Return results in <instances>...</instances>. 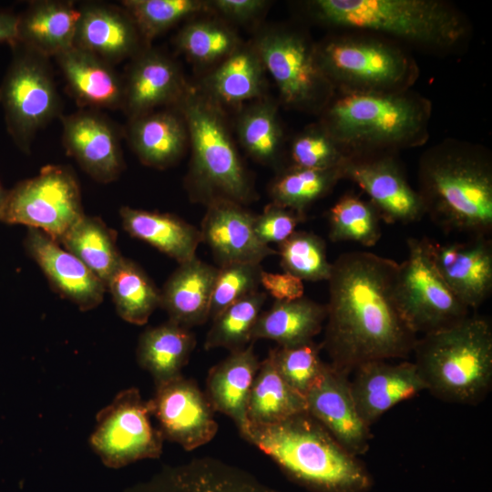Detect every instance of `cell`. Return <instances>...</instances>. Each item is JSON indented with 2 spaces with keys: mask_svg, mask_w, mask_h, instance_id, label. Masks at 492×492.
I'll use <instances>...</instances> for the list:
<instances>
[{
  "mask_svg": "<svg viewBox=\"0 0 492 492\" xmlns=\"http://www.w3.org/2000/svg\"><path fill=\"white\" fill-rule=\"evenodd\" d=\"M253 46L286 104L312 108L327 103L333 85L319 64L315 47L304 36L288 29H269Z\"/></svg>",
  "mask_w": 492,
  "mask_h": 492,
  "instance_id": "4fadbf2b",
  "label": "cell"
},
{
  "mask_svg": "<svg viewBox=\"0 0 492 492\" xmlns=\"http://www.w3.org/2000/svg\"><path fill=\"white\" fill-rule=\"evenodd\" d=\"M314 16L336 27L376 32L418 45L448 47L466 33L449 5L433 0H317Z\"/></svg>",
  "mask_w": 492,
  "mask_h": 492,
  "instance_id": "8992f818",
  "label": "cell"
},
{
  "mask_svg": "<svg viewBox=\"0 0 492 492\" xmlns=\"http://www.w3.org/2000/svg\"><path fill=\"white\" fill-rule=\"evenodd\" d=\"M304 412L305 397L285 383L268 354L260 363L249 394L248 425H272Z\"/></svg>",
  "mask_w": 492,
  "mask_h": 492,
  "instance_id": "836d02e7",
  "label": "cell"
},
{
  "mask_svg": "<svg viewBox=\"0 0 492 492\" xmlns=\"http://www.w3.org/2000/svg\"><path fill=\"white\" fill-rule=\"evenodd\" d=\"M407 256L398 264L395 296L404 319L417 335L448 328L469 315L438 272L428 238L407 239Z\"/></svg>",
  "mask_w": 492,
  "mask_h": 492,
  "instance_id": "30bf717a",
  "label": "cell"
},
{
  "mask_svg": "<svg viewBox=\"0 0 492 492\" xmlns=\"http://www.w3.org/2000/svg\"><path fill=\"white\" fill-rule=\"evenodd\" d=\"M305 220V214L272 202L259 215H254L253 229L261 242L281 244Z\"/></svg>",
  "mask_w": 492,
  "mask_h": 492,
  "instance_id": "7dc6e473",
  "label": "cell"
},
{
  "mask_svg": "<svg viewBox=\"0 0 492 492\" xmlns=\"http://www.w3.org/2000/svg\"><path fill=\"white\" fill-rule=\"evenodd\" d=\"M413 362L425 391L448 403L475 405L492 385V328L468 315L448 328L417 338Z\"/></svg>",
  "mask_w": 492,
  "mask_h": 492,
  "instance_id": "277c9868",
  "label": "cell"
},
{
  "mask_svg": "<svg viewBox=\"0 0 492 492\" xmlns=\"http://www.w3.org/2000/svg\"><path fill=\"white\" fill-rule=\"evenodd\" d=\"M194 333L172 321L146 329L139 336L136 355L156 386L181 375L195 348Z\"/></svg>",
  "mask_w": 492,
  "mask_h": 492,
  "instance_id": "1f68e13d",
  "label": "cell"
},
{
  "mask_svg": "<svg viewBox=\"0 0 492 492\" xmlns=\"http://www.w3.org/2000/svg\"><path fill=\"white\" fill-rule=\"evenodd\" d=\"M107 284L122 256L116 233L97 217L84 215L58 241Z\"/></svg>",
  "mask_w": 492,
  "mask_h": 492,
  "instance_id": "e575fe53",
  "label": "cell"
},
{
  "mask_svg": "<svg viewBox=\"0 0 492 492\" xmlns=\"http://www.w3.org/2000/svg\"><path fill=\"white\" fill-rule=\"evenodd\" d=\"M291 156L292 166L329 169L342 167L349 154L321 126L310 128L296 137L292 144Z\"/></svg>",
  "mask_w": 492,
  "mask_h": 492,
  "instance_id": "bcb514c9",
  "label": "cell"
},
{
  "mask_svg": "<svg viewBox=\"0 0 492 492\" xmlns=\"http://www.w3.org/2000/svg\"><path fill=\"white\" fill-rule=\"evenodd\" d=\"M126 134L139 160L157 169L175 163L188 140L182 115L169 110L151 111L129 119Z\"/></svg>",
  "mask_w": 492,
  "mask_h": 492,
  "instance_id": "f1b7e54d",
  "label": "cell"
},
{
  "mask_svg": "<svg viewBox=\"0 0 492 492\" xmlns=\"http://www.w3.org/2000/svg\"><path fill=\"white\" fill-rule=\"evenodd\" d=\"M208 4L221 15L239 23L253 20L267 6L262 0H214Z\"/></svg>",
  "mask_w": 492,
  "mask_h": 492,
  "instance_id": "681fc988",
  "label": "cell"
},
{
  "mask_svg": "<svg viewBox=\"0 0 492 492\" xmlns=\"http://www.w3.org/2000/svg\"><path fill=\"white\" fill-rule=\"evenodd\" d=\"M79 16L71 1L30 2L17 15L16 42L45 57H56L74 46Z\"/></svg>",
  "mask_w": 492,
  "mask_h": 492,
  "instance_id": "484cf974",
  "label": "cell"
},
{
  "mask_svg": "<svg viewBox=\"0 0 492 492\" xmlns=\"http://www.w3.org/2000/svg\"><path fill=\"white\" fill-rule=\"evenodd\" d=\"M488 238L474 236L467 241L448 243L429 239L438 272L469 310L482 305L492 292V241Z\"/></svg>",
  "mask_w": 492,
  "mask_h": 492,
  "instance_id": "d6986e66",
  "label": "cell"
},
{
  "mask_svg": "<svg viewBox=\"0 0 492 492\" xmlns=\"http://www.w3.org/2000/svg\"><path fill=\"white\" fill-rule=\"evenodd\" d=\"M351 374L350 389L356 409L369 427L397 404L425 391L413 362L370 361Z\"/></svg>",
  "mask_w": 492,
  "mask_h": 492,
  "instance_id": "ac0fdd59",
  "label": "cell"
},
{
  "mask_svg": "<svg viewBox=\"0 0 492 492\" xmlns=\"http://www.w3.org/2000/svg\"><path fill=\"white\" fill-rule=\"evenodd\" d=\"M262 271L261 263L233 262L218 266L210 319H214L230 305L258 291Z\"/></svg>",
  "mask_w": 492,
  "mask_h": 492,
  "instance_id": "f6af8a7d",
  "label": "cell"
},
{
  "mask_svg": "<svg viewBox=\"0 0 492 492\" xmlns=\"http://www.w3.org/2000/svg\"><path fill=\"white\" fill-rule=\"evenodd\" d=\"M74 46L110 65L135 56L144 43L136 25L121 6L88 2L80 5ZM145 44V43H144Z\"/></svg>",
  "mask_w": 492,
  "mask_h": 492,
  "instance_id": "cb8c5ba5",
  "label": "cell"
},
{
  "mask_svg": "<svg viewBox=\"0 0 492 492\" xmlns=\"http://www.w3.org/2000/svg\"><path fill=\"white\" fill-rule=\"evenodd\" d=\"M7 190L4 189L0 182V215L3 209V205L6 197Z\"/></svg>",
  "mask_w": 492,
  "mask_h": 492,
  "instance_id": "816d5d0a",
  "label": "cell"
},
{
  "mask_svg": "<svg viewBox=\"0 0 492 492\" xmlns=\"http://www.w3.org/2000/svg\"><path fill=\"white\" fill-rule=\"evenodd\" d=\"M342 172L343 179L354 181L369 196L382 220L408 224L425 215L418 191L394 158L374 153L351 155Z\"/></svg>",
  "mask_w": 492,
  "mask_h": 492,
  "instance_id": "5bb4252c",
  "label": "cell"
},
{
  "mask_svg": "<svg viewBox=\"0 0 492 492\" xmlns=\"http://www.w3.org/2000/svg\"><path fill=\"white\" fill-rule=\"evenodd\" d=\"M319 64L344 91H401L415 67L398 47L372 37L345 36L315 47Z\"/></svg>",
  "mask_w": 492,
  "mask_h": 492,
  "instance_id": "9c48e42d",
  "label": "cell"
},
{
  "mask_svg": "<svg viewBox=\"0 0 492 492\" xmlns=\"http://www.w3.org/2000/svg\"><path fill=\"white\" fill-rule=\"evenodd\" d=\"M325 305L306 297L294 301H275L261 313L251 333V342L269 339L279 346H294L313 341L323 327Z\"/></svg>",
  "mask_w": 492,
  "mask_h": 492,
  "instance_id": "4dcf8cb0",
  "label": "cell"
},
{
  "mask_svg": "<svg viewBox=\"0 0 492 492\" xmlns=\"http://www.w3.org/2000/svg\"><path fill=\"white\" fill-rule=\"evenodd\" d=\"M266 292L256 291L234 302L214 319L207 333L204 349H242L251 342V333L266 300Z\"/></svg>",
  "mask_w": 492,
  "mask_h": 492,
  "instance_id": "74e56055",
  "label": "cell"
},
{
  "mask_svg": "<svg viewBox=\"0 0 492 492\" xmlns=\"http://www.w3.org/2000/svg\"><path fill=\"white\" fill-rule=\"evenodd\" d=\"M62 144L68 156L101 183L117 179L124 169L119 136L97 110L83 109L61 117Z\"/></svg>",
  "mask_w": 492,
  "mask_h": 492,
  "instance_id": "2e32d148",
  "label": "cell"
},
{
  "mask_svg": "<svg viewBox=\"0 0 492 492\" xmlns=\"http://www.w3.org/2000/svg\"><path fill=\"white\" fill-rule=\"evenodd\" d=\"M429 106L402 91H344L323 125L351 155L417 145L426 135Z\"/></svg>",
  "mask_w": 492,
  "mask_h": 492,
  "instance_id": "5b68a950",
  "label": "cell"
},
{
  "mask_svg": "<svg viewBox=\"0 0 492 492\" xmlns=\"http://www.w3.org/2000/svg\"><path fill=\"white\" fill-rule=\"evenodd\" d=\"M322 344L310 341L294 346H277L270 350L275 368L285 383L305 397L322 374L326 363L321 356Z\"/></svg>",
  "mask_w": 492,
  "mask_h": 492,
  "instance_id": "ee69618b",
  "label": "cell"
},
{
  "mask_svg": "<svg viewBox=\"0 0 492 492\" xmlns=\"http://www.w3.org/2000/svg\"><path fill=\"white\" fill-rule=\"evenodd\" d=\"M254 215L241 204L217 200L208 204L200 229L201 242L210 249L219 266L233 262L261 263L277 254L257 238Z\"/></svg>",
  "mask_w": 492,
  "mask_h": 492,
  "instance_id": "44dd1931",
  "label": "cell"
},
{
  "mask_svg": "<svg viewBox=\"0 0 492 492\" xmlns=\"http://www.w3.org/2000/svg\"><path fill=\"white\" fill-rule=\"evenodd\" d=\"M17 39V15L9 10L0 9V43L10 46Z\"/></svg>",
  "mask_w": 492,
  "mask_h": 492,
  "instance_id": "f907efd6",
  "label": "cell"
},
{
  "mask_svg": "<svg viewBox=\"0 0 492 492\" xmlns=\"http://www.w3.org/2000/svg\"><path fill=\"white\" fill-rule=\"evenodd\" d=\"M419 190L425 214L446 231L487 236L492 231V166L471 146L444 143L420 160Z\"/></svg>",
  "mask_w": 492,
  "mask_h": 492,
  "instance_id": "7a4b0ae2",
  "label": "cell"
},
{
  "mask_svg": "<svg viewBox=\"0 0 492 492\" xmlns=\"http://www.w3.org/2000/svg\"><path fill=\"white\" fill-rule=\"evenodd\" d=\"M343 166V165H342ZM343 179L342 167L314 169L292 166L272 183V202L302 214Z\"/></svg>",
  "mask_w": 492,
  "mask_h": 492,
  "instance_id": "8d00e7d4",
  "label": "cell"
},
{
  "mask_svg": "<svg viewBox=\"0 0 492 492\" xmlns=\"http://www.w3.org/2000/svg\"><path fill=\"white\" fill-rule=\"evenodd\" d=\"M218 267L197 257L179 263L160 290V307L169 320L190 329L210 319Z\"/></svg>",
  "mask_w": 492,
  "mask_h": 492,
  "instance_id": "4316f807",
  "label": "cell"
},
{
  "mask_svg": "<svg viewBox=\"0 0 492 492\" xmlns=\"http://www.w3.org/2000/svg\"><path fill=\"white\" fill-rule=\"evenodd\" d=\"M398 264L369 251H348L332 263L322 349L329 364L350 376L362 364L405 358L417 335L395 296Z\"/></svg>",
  "mask_w": 492,
  "mask_h": 492,
  "instance_id": "6da1fadb",
  "label": "cell"
},
{
  "mask_svg": "<svg viewBox=\"0 0 492 492\" xmlns=\"http://www.w3.org/2000/svg\"><path fill=\"white\" fill-rule=\"evenodd\" d=\"M123 228L132 237L141 240L182 263L196 257L201 242L200 230L178 216L121 207Z\"/></svg>",
  "mask_w": 492,
  "mask_h": 492,
  "instance_id": "f546056e",
  "label": "cell"
},
{
  "mask_svg": "<svg viewBox=\"0 0 492 492\" xmlns=\"http://www.w3.org/2000/svg\"><path fill=\"white\" fill-rule=\"evenodd\" d=\"M128 492H282L250 472L220 459L204 456L166 466Z\"/></svg>",
  "mask_w": 492,
  "mask_h": 492,
  "instance_id": "ffe728a7",
  "label": "cell"
},
{
  "mask_svg": "<svg viewBox=\"0 0 492 492\" xmlns=\"http://www.w3.org/2000/svg\"><path fill=\"white\" fill-rule=\"evenodd\" d=\"M149 402L163 438L187 451L209 443L218 432L215 411L206 394L182 374L157 385Z\"/></svg>",
  "mask_w": 492,
  "mask_h": 492,
  "instance_id": "9a60e30c",
  "label": "cell"
},
{
  "mask_svg": "<svg viewBox=\"0 0 492 492\" xmlns=\"http://www.w3.org/2000/svg\"><path fill=\"white\" fill-rule=\"evenodd\" d=\"M238 137L256 160L273 163L280 151L282 129L274 105L263 100L244 110L238 121Z\"/></svg>",
  "mask_w": 492,
  "mask_h": 492,
  "instance_id": "ab89813d",
  "label": "cell"
},
{
  "mask_svg": "<svg viewBox=\"0 0 492 492\" xmlns=\"http://www.w3.org/2000/svg\"><path fill=\"white\" fill-rule=\"evenodd\" d=\"M259 365L251 343L231 352L210 368L207 376L205 394L213 410L231 418L240 432L248 425L247 402Z\"/></svg>",
  "mask_w": 492,
  "mask_h": 492,
  "instance_id": "83f0119b",
  "label": "cell"
},
{
  "mask_svg": "<svg viewBox=\"0 0 492 492\" xmlns=\"http://www.w3.org/2000/svg\"><path fill=\"white\" fill-rule=\"evenodd\" d=\"M121 6L136 25L144 43L149 42L185 17L206 8L198 0H125Z\"/></svg>",
  "mask_w": 492,
  "mask_h": 492,
  "instance_id": "b9f144b4",
  "label": "cell"
},
{
  "mask_svg": "<svg viewBox=\"0 0 492 492\" xmlns=\"http://www.w3.org/2000/svg\"><path fill=\"white\" fill-rule=\"evenodd\" d=\"M261 285L275 301H294L304 294L303 281L286 272L274 273L262 271Z\"/></svg>",
  "mask_w": 492,
  "mask_h": 492,
  "instance_id": "c3c4849f",
  "label": "cell"
},
{
  "mask_svg": "<svg viewBox=\"0 0 492 492\" xmlns=\"http://www.w3.org/2000/svg\"><path fill=\"white\" fill-rule=\"evenodd\" d=\"M177 46L190 59L200 64L221 62L238 46L235 33L215 21H197L179 33Z\"/></svg>",
  "mask_w": 492,
  "mask_h": 492,
  "instance_id": "7bdbcfd3",
  "label": "cell"
},
{
  "mask_svg": "<svg viewBox=\"0 0 492 492\" xmlns=\"http://www.w3.org/2000/svg\"><path fill=\"white\" fill-rule=\"evenodd\" d=\"M106 288L111 293L118 315L132 324H145L160 305V290L140 266L124 257Z\"/></svg>",
  "mask_w": 492,
  "mask_h": 492,
  "instance_id": "d590c367",
  "label": "cell"
},
{
  "mask_svg": "<svg viewBox=\"0 0 492 492\" xmlns=\"http://www.w3.org/2000/svg\"><path fill=\"white\" fill-rule=\"evenodd\" d=\"M122 79L121 108L129 119L160 106L178 105L188 89L178 65L163 53L148 47L134 56Z\"/></svg>",
  "mask_w": 492,
  "mask_h": 492,
  "instance_id": "7402d4cb",
  "label": "cell"
},
{
  "mask_svg": "<svg viewBox=\"0 0 492 492\" xmlns=\"http://www.w3.org/2000/svg\"><path fill=\"white\" fill-rule=\"evenodd\" d=\"M69 94L92 110L122 107L123 79L113 66L77 47L56 56Z\"/></svg>",
  "mask_w": 492,
  "mask_h": 492,
  "instance_id": "d4e9b609",
  "label": "cell"
},
{
  "mask_svg": "<svg viewBox=\"0 0 492 492\" xmlns=\"http://www.w3.org/2000/svg\"><path fill=\"white\" fill-rule=\"evenodd\" d=\"M295 481L315 492H364L369 476L357 459L307 412L240 432Z\"/></svg>",
  "mask_w": 492,
  "mask_h": 492,
  "instance_id": "3957f363",
  "label": "cell"
},
{
  "mask_svg": "<svg viewBox=\"0 0 492 492\" xmlns=\"http://www.w3.org/2000/svg\"><path fill=\"white\" fill-rule=\"evenodd\" d=\"M84 215L74 172L66 166L46 165L7 190L0 221L39 230L58 243Z\"/></svg>",
  "mask_w": 492,
  "mask_h": 492,
  "instance_id": "8fae6325",
  "label": "cell"
},
{
  "mask_svg": "<svg viewBox=\"0 0 492 492\" xmlns=\"http://www.w3.org/2000/svg\"><path fill=\"white\" fill-rule=\"evenodd\" d=\"M264 66L253 46H239L203 80L204 94L215 104L238 105L261 96Z\"/></svg>",
  "mask_w": 492,
  "mask_h": 492,
  "instance_id": "d6a6232c",
  "label": "cell"
},
{
  "mask_svg": "<svg viewBox=\"0 0 492 492\" xmlns=\"http://www.w3.org/2000/svg\"><path fill=\"white\" fill-rule=\"evenodd\" d=\"M151 415L150 402L143 400L138 388L120 391L97 413L90 446L103 464L112 468L158 458L164 438L152 425Z\"/></svg>",
  "mask_w": 492,
  "mask_h": 492,
  "instance_id": "7c38bea8",
  "label": "cell"
},
{
  "mask_svg": "<svg viewBox=\"0 0 492 492\" xmlns=\"http://www.w3.org/2000/svg\"><path fill=\"white\" fill-rule=\"evenodd\" d=\"M43 231L28 228L25 248L39 265L53 288L81 311L98 306L105 283L71 252Z\"/></svg>",
  "mask_w": 492,
  "mask_h": 492,
  "instance_id": "603a6c76",
  "label": "cell"
},
{
  "mask_svg": "<svg viewBox=\"0 0 492 492\" xmlns=\"http://www.w3.org/2000/svg\"><path fill=\"white\" fill-rule=\"evenodd\" d=\"M381 220L370 201L354 194L343 195L329 210V239L372 247L381 238Z\"/></svg>",
  "mask_w": 492,
  "mask_h": 492,
  "instance_id": "f35d334b",
  "label": "cell"
},
{
  "mask_svg": "<svg viewBox=\"0 0 492 492\" xmlns=\"http://www.w3.org/2000/svg\"><path fill=\"white\" fill-rule=\"evenodd\" d=\"M349 380L326 364L305 395L306 410L342 446L358 456L369 449L372 436L358 414Z\"/></svg>",
  "mask_w": 492,
  "mask_h": 492,
  "instance_id": "e0dca14e",
  "label": "cell"
},
{
  "mask_svg": "<svg viewBox=\"0 0 492 492\" xmlns=\"http://www.w3.org/2000/svg\"><path fill=\"white\" fill-rule=\"evenodd\" d=\"M280 263L284 272L302 281H328L332 263L328 261L324 241L318 235L295 231L279 244Z\"/></svg>",
  "mask_w": 492,
  "mask_h": 492,
  "instance_id": "60d3db41",
  "label": "cell"
},
{
  "mask_svg": "<svg viewBox=\"0 0 492 492\" xmlns=\"http://www.w3.org/2000/svg\"><path fill=\"white\" fill-rule=\"evenodd\" d=\"M0 83V106L7 133L28 154L37 131L61 112L48 58L18 42Z\"/></svg>",
  "mask_w": 492,
  "mask_h": 492,
  "instance_id": "ba28073f",
  "label": "cell"
},
{
  "mask_svg": "<svg viewBox=\"0 0 492 492\" xmlns=\"http://www.w3.org/2000/svg\"><path fill=\"white\" fill-rule=\"evenodd\" d=\"M191 145L188 177L198 200L246 203L253 195L250 178L217 104L188 87L178 104Z\"/></svg>",
  "mask_w": 492,
  "mask_h": 492,
  "instance_id": "52a82bcc",
  "label": "cell"
}]
</instances>
